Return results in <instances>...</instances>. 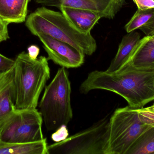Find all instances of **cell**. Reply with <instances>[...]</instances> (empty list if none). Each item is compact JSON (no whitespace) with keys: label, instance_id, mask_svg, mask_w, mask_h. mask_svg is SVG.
<instances>
[{"label":"cell","instance_id":"cell-1","mask_svg":"<svg viewBox=\"0 0 154 154\" xmlns=\"http://www.w3.org/2000/svg\"><path fill=\"white\" fill-rule=\"evenodd\" d=\"M94 90L114 92L124 98L129 106L142 108L154 101V71L127 68L115 72L94 71L81 84L79 90L86 94Z\"/></svg>","mask_w":154,"mask_h":154},{"label":"cell","instance_id":"cell-2","mask_svg":"<svg viewBox=\"0 0 154 154\" xmlns=\"http://www.w3.org/2000/svg\"><path fill=\"white\" fill-rule=\"evenodd\" d=\"M48 61L44 56L32 59L24 52L17 56L14 66L15 108H37L41 94L50 78Z\"/></svg>","mask_w":154,"mask_h":154},{"label":"cell","instance_id":"cell-3","mask_svg":"<svg viewBox=\"0 0 154 154\" xmlns=\"http://www.w3.org/2000/svg\"><path fill=\"white\" fill-rule=\"evenodd\" d=\"M25 25L33 35L45 34L66 42L85 55L91 56L97 49L96 40L91 33L77 30L61 11L40 7L28 16Z\"/></svg>","mask_w":154,"mask_h":154},{"label":"cell","instance_id":"cell-4","mask_svg":"<svg viewBox=\"0 0 154 154\" xmlns=\"http://www.w3.org/2000/svg\"><path fill=\"white\" fill-rule=\"evenodd\" d=\"M71 83L66 68L59 69L52 81L45 88L38 103L40 113L48 131L67 126L73 118Z\"/></svg>","mask_w":154,"mask_h":154},{"label":"cell","instance_id":"cell-5","mask_svg":"<svg viewBox=\"0 0 154 154\" xmlns=\"http://www.w3.org/2000/svg\"><path fill=\"white\" fill-rule=\"evenodd\" d=\"M152 127L140 118L138 108H118L109 118L106 154H127L137 141Z\"/></svg>","mask_w":154,"mask_h":154},{"label":"cell","instance_id":"cell-6","mask_svg":"<svg viewBox=\"0 0 154 154\" xmlns=\"http://www.w3.org/2000/svg\"><path fill=\"white\" fill-rule=\"evenodd\" d=\"M109 123L106 117L64 141L48 146L49 154H106Z\"/></svg>","mask_w":154,"mask_h":154},{"label":"cell","instance_id":"cell-7","mask_svg":"<svg viewBox=\"0 0 154 154\" xmlns=\"http://www.w3.org/2000/svg\"><path fill=\"white\" fill-rule=\"evenodd\" d=\"M43 119L37 108L15 109L4 128L0 141L7 143H29L44 139Z\"/></svg>","mask_w":154,"mask_h":154},{"label":"cell","instance_id":"cell-8","mask_svg":"<svg viewBox=\"0 0 154 154\" xmlns=\"http://www.w3.org/2000/svg\"><path fill=\"white\" fill-rule=\"evenodd\" d=\"M48 54V59L66 68H76L84 63L85 54L69 43L45 34L38 35Z\"/></svg>","mask_w":154,"mask_h":154},{"label":"cell","instance_id":"cell-9","mask_svg":"<svg viewBox=\"0 0 154 154\" xmlns=\"http://www.w3.org/2000/svg\"><path fill=\"white\" fill-rule=\"evenodd\" d=\"M44 6L86 9L97 13L101 18L113 19L125 0H34Z\"/></svg>","mask_w":154,"mask_h":154},{"label":"cell","instance_id":"cell-10","mask_svg":"<svg viewBox=\"0 0 154 154\" xmlns=\"http://www.w3.org/2000/svg\"><path fill=\"white\" fill-rule=\"evenodd\" d=\"M122 68L154 71V45L150 41V36L140 39Z\"/></svg>","mask_w":154,"mask_h":154},{"label":"cell","instance_id":"cell-11","mask_svg":"<svg viewBox=\"0 0 154 154\" xmlns=\"http://www.w3.org/2000/svg\"><path fill=\"white\" fill-rule=\"evenodd\" d=\"M60 11L77 30L82 33H91L101 17L97 13L86 9L60 7Z\"/></svg>","mask_w":154,"mask_h":154},{"label":"cell","instance_id":"cell-12","mask_svg":"<svg viewBox=\"0 0 154 154\" xmlns=\"http://www.w3.org/2000/svg\"><path fill=\"white\" fill-rule=\"evenodd\" d=\"M29 0H0V17L8 24L26 20Z\"/></svg>","mask_w":154,"mask_h":154},{"label":"cell","instance_id":"cell-13","mask_svg":"<svg viewBox=\"0 0 154 154\" xmlns=\"http://www.w3.org/2000/svg\"><path fill=\"white\" fill-rule=\"evenodd\" d=\"M140 38V34L134 31L124 36L116 56L106 71L108 72H115L122 68L130 57Z\"/></svg>","mask_w":154,"mask_h":154},{"label":"cell","instance_id":"cell-14","mask_svg":"<svg viewBox=\"0 0 154 154\" xmlns=\"http://www.w3.org/2000/svg\"><path fill=\"white\" fill-rule=\"evenodd\" d=\"M47 139L29 143H7L0 141V154H49Z\"/></svg>","mask_w":154,"mask_h":154},{"label":"cell","instance_id":"cell-15","mask_svg":"<svg viewBox=\"0 0 154 154\" xmlns=\"http://www.w3.org/2000/svg\"><path fill=\"white\" fill-rule=\"evenodd\" d=\"M125 29L128 33L140 30L146 36L154 34V8L147 10L137 9Z\"/></svg>","mask_w":154,"mask_h":154},{"label":"cell","instance_id":"cell-16","mask_svg":"<svg viewBox=\"0 0 154 154\" xmlns=\"http://www.w3.org/2000/svg\"><path fill=\"white\" fill-rule=\"evenodd\" d=\"M154 154V127L144 133L133 145L127 154Z\"/></svg>","mask_w":154,"mask_h":154},{"label":"cell","instance_id":"cell-17","mask_svg":"<svg viewBox=\"0 0 154 154\" xmlns=\"http://www.w3.org/2000/svg\"><path fill=\"white\" fill-rule=\"evenodd\" d=\"M15 92L14 85L5 91L0 101V118L11 112L15 109Z\"/></svg>","mask_w":154,"mask_h":154},{"label":"cell","instance_id":"cell-18","mask_svg":"<svg viewBox=\"0 0 154 154\" xmlns=\"http://www.w3.org/2000/svg\"><path fill=\"white\" fill-rule=\"evenodd\" d=\"M14 67L11 69L0 73V101L5 91L13 85Z\"/></svg>","mask_w":154,"mask_h":154},{"label":"cell","instance_id":"cell-19","mask_svg":"<svg viewBox=\"0 0 154 154\" xmlns=\"http://www.w3.org/2000/svg\"><path fill=\"white\" fill-rule=\"evenodd\" d=\"M138 112L144 123L154 127V105L148 107L138 108Z\"/></svg>","mask_w":154,"mask_h":154},{"label":"cell","instance_id":"cell-20","mask_svg":"<svg viewBox=\"0 0 154 154\" xmlns=\"http://www.w3.org/2000/svg\"><path fill=\"white\" fill-rule=\"evenodd\" d=\"M69 135L67 126H62L54 132L51 135V138L54 142L58 143L66 139L68 137Z\"/></svg>","mask_w":154,"mask_h":154},{"label":"cell","instance_id":"cell-21","mask_svg":"<svg viewBox=\"0 0 154 154\" xmlns=\"http://www.w3.org/2000/svg\"><path fill=\"white\" fill-rule=\"evenodd\" d=\"M14 60L0 54V73L11 69L14 66Z\"/></svg>","mask_w":154,"mask_h":154},{"label":"cell","instance_id":"cell-22","mask_svg":"<svg viewBox=\"0 0 154 154\" xmlns=\"http://www.w3.org/2000/svg\"><path fill=\"white\" fill-rule=\"evenodd\" d=\"M134 1L138 10H145L154 8V0H134Z\"/></svg>","mask_w":154,"mask_h":154},{"label":"cell","instance_id":"cell-23","mask_svg":"<svg viewBox=\"0 0 154 154\" xmlns=\"http://www.w3.org/2000/svg\"><path fill=\"white\" fill-rule=\"evenodd\" d=\"M8 24L0 17V42L7 40L10 38L8 34Z\"/></svg>","mask_w":154,"mask_h":154},{"label":"cell","instance_id":"cell-24","mask_svg":"<svg viewBox=\"0 0 154 154\" xmlns=\"http://www.w3.org/2000/svg\"><path fill=\"white\" fill-rule=\"evenodd\" d=\"M28 54L32 59L36 60L38 58L40 52V49L38 46L35 45H31L29 46L27 49Z\"/></svg>","mask_w":154,"mask_h":154},{"label":"cell","instance_id":"cell-25","mask_svg":"<svg viewBox=\"0 0 154 154\" xmlns=\"http://www.w3.org/2000/svg\"><path fill=\"white\" fill-rule=\"evenodd\" d=\"M15 109L10 114H8L0 118V137H1V134H2L4 128L5 127L7 123L11 120V118L12 117L14 113Z\"/></svg>","mask_w":154,"mask_h":154},{"label":"cell","instance_id":"cell-26","mask_svg":"<svg viewBox=\"0 0 154 154\" xmlns=\"http://www.w3.org/2000/svg\"><path fill=\"white\" fill-rule=\"evenodd\" d=\"M150 41L154 45V34L150 36Z\"/></svg>","mask_w":154,"mask_h":154},{"label":"cell","instance_id":"cell-27","mask_svg":"<svg viewBox=\"0 0 154 154\" xmlns=\"http://www.w3.org/2000/svg\"></svg>","mask_w":154,"mask_h":154}]
</instances>
